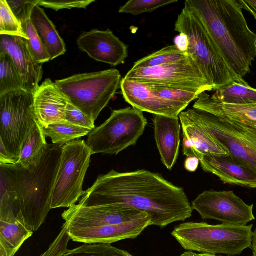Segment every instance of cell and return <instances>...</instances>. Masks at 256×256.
<instances>
[{
  "mask_svg": "<svg viewBox=\"0 0 256 256\" xmlns=\"http://www.w3.org/2000/svg\"><path fill=\"white\" fill-rule=\"evenodd\" d=\"M46 138L44 128L36 120L25 138L16 163L24 166L32 164L47 145Z\"/></svg>",
  "mask_w": 256,
  "mask_h": 256,
  "instance_id": "cell-25",
  "label": "cell"
},
{
  "mask_svg": "<svg viewBox=\"0 0 256 256\" xmlns=\"http://www.w3.org/2000/svg\"><path fill=\"white\" fill-rule=\"evenodd\" d=\"M243 9L256 14V0H240Z\"/></svg>",
  "mask_w": 256,
  "mask_h": 256,
  "instance_id": "cell-42",
  "label": "cell"
},
{
  "mask_svg": "<svg viewBox=\"0 0 256 256\" xmlns=\"http://www.w3.org/2000/svg\"><path fill=\"white\" fill-rule=\"evenodd\" d=\"M151 88L155 94L162 98L188 105L198 99L200 95L197 93L180 90Z\"/></svg>",
  "mask_w": 256,
  "mask_h": 256,
  "instance_id": "cell-34",
  "label": "cell"
},
{
  "mask_svg": "<svg viewBox=\"0 0 256 256\" xmlns=\"http://www.w3.org/2000/svg\"><path fill=\"white\" fill-rule=\"evenodd\" d=\"M76 44L90 58L112 66L124 64L128 55V46L109 29L83 32Z\"/></svg>",
  "mask_w": 256,
  "mask_h": 256,
  "instance_id": "cell-14",
  "label": "cell"
},
{
  "mask_svg": "<svg viewBox=\"0 0 256 256\" xmlns=\"http://www.w3.org/2000/svg\"><path fill=\"white\" fill-rule=\"evenodd\" d=\"M176 2L177 0H130L120 8L118 12L136 16Z\"/></svg>",
  "mask_w": 256,
  "mask_h": 256,
  "instance_id": "cell-33",
  "label": "cell"
},
{
  "mask_svg": "<svg viewBox=\"0 0 256 256\" xmlns=\"http://www.w3.org/2000/svg\"><path fill=\"white\" fill-rule=\"evenodd\" d=\"M252 227L188 222L176 226L171 234L186 250L234 256L252 247Z\"/></svg>",
  "mask_w": 256,
  "mask_h": 256,
  "instance_id": "cell-5",
  "label": "cell"
},
{
  "mask_svg": "<svg viewBox=\"0 0 256 256\" xmlns=\"http://www.w3.org/2000/svg\"><path fill=\"white\" fill-rule=\"evenodd\" d=\"M203 170L218 176L224 184L256 188V172L236 163L230 156L200 154Z\"/></svg>",
  "mask_w": 256,
  "mask_h": 256,
  "instance_id": "cell-19",
  "label": "cell"
},
{
  "mask_svg": "<svg viewBox=\"0 0 256 256\" xmlns=\"http://www.w3.org/2000/svg\"><path fill=\"white\" fill-rule=\"evenodd\" d=\"M174 45L182 52H186L188 46L187 36L184 34H179L174 39Z\"/></svg>",
  "mask_w": 256,
  "mask_h": 256,
  "instance_id": "cell-40",
  "label": "cell"
},
{
  "mask_svg": "<svg viewBox=\"0 0 256 256\" xmlns=\"http://www.w3.org/2000/svg\"><path fill=\"white\" fill-rule=\"evenodd\" d=\"M62 147L49 144L30 164H0L16 194V216L30 230H38L51 209L52 195L58 171Z\"/></svg>",
  "mask_w": 256,
  "mask_h": 256,
  "instance_id": "cell-3",
  "label": "cell"
},
{
  "mask_svg": "<svg viewBox=\"0 0 256 256\" xmlns=\"http://www.w3.org/2000/svg\"><path fill=\"white\" fill-rule=\"evenodd\" d=\"M33 232L17 218L0 220V256H14Z\"/></svg>",
  "mask_w": 256,
  "mask_h": 256,
  "instance_id": "cell-23",
  "label": "cell"
},
{
  "mask_svg": "<svg viewBox=\"0 0 256 256\" xmlns=\"http://www.w3.org/2000/svg\"><path fill=\"white\" fill-rule=\"evenodd\" d=\"M46 136L50 138L53 144L60 147L74 140L88 135L92 130L70 123L54 124L44 128Z\"/></svg>",
  "mask_w": 256,
  "mask_h": 256,
  "instance_id": "cell-27",
  "label": "cell"
},
{
  "mask_svg": "<svg viewBox=\"0 0 256 256\" xmlns=\"http://www.w3.org/2000/svg\"><path fill=\"white\" fill-rule=\"evenodd\" d=\"M0 52L10 56L24 80V90L34 94L40 86L44 72L42 64L36 62L30 51L27 40L0 35Z\"/></svg>",
  "mask_w": 256,
  "mask_h": 256,
  "instance_id": "cell-17",
  "label": "cell"
},
{
  "mask_svg": "<svg viewBox=\"0 0 256 256\" xmlns=\"http://www.w3.org/2000/svg\"><path fill=\"white\" fill-rule=\"evenodd\" d=\"M70 240L66 228L62 226V230L49 249L41 256H62L68 250L67 244Z\"/></svg>",
  "mask_w": 256,
  "mask_h": 256,
  "instance_id": "cell-38",
  "label": "cell"
},
{
  "mask_svg": "<svg viewBox=\"0 0 256 256\" xmlns=\"http://www.w3.org/2000/svg\"><path fill=\"white\" fill-rule=\"evenodd\" d=\"M195 256H216V254H204V253H200V254L195 253Z\"/></svg>",
  "mask_w": 256,
  "mask_h": 256,
  "instance_id": "cell-45",
  "label": "cell"
},
{
  "mask_svg": "<svg viewBox=\"0 0 256 256\" xmlns=\"http://www.w3.org/2000/svg\"><path fill=\"white\" fill-rule=\"evenodd\" d=\"M8 4L14 14L22 23L30 18L31 11L38 0H7Z\"/></svg>",
  "mask_w": 256,
  "mask_h": 256,
  "instance_id": "cell-37",
  "label": "cell"
},
{
  "mask_svg": "<svg viewBox=\"0 0 256 256\" xmlns=\"http://www.w3.org/2000/svg\"><path fill=\"white\" fill-rule=\"evenodd\" d=\"M192 207L203 220L226 224L246 226L255 219L254 205L246 204L232 190H205L192 202Z\"/></svg>",
  "mask_w": 256,
  "mask_h": 256,
  "instance_id": "cell-13",
  "label": "cell"
},
{
  "mask_svg": "<svg viewBox=\"0 0 256 256\" xmlns=\"http://www.w3.org/2000/svg\"><path fill=\"white\" fill-rule=\"evenodd\" d=\"M70 240L84 244H109L137 238L152 226L149 214L123 205L74 204L62 215Z\"/></svg>",
  "mask_w": 256,
  "mask_h": 256,
  "instance_id": "cell-4",
  "label": "cell"
},
{
  "mask_svg": "<svg viewBox=\"0 0 256 256\" xmlns=\"http://www.w3.org/2000/svg\"><path fill=\"white\" fill-rule=\"evenodd\" d=\"M93 154L84 140H76L62 147V156L56 180L51 209L70 208L85 194L84 177Z\"/></svg>",
  "mask_w": 256,
  "mask_h": 256,
  "instance_id": "cell-10",
  "label": "cell"
},
{
  "mask_svg": "<svg viewBox=\"0 0 256 256\" xmlns=\"http://www.w3.org/2000/svg\"><path fill=\"white\" fill-rule=\"evenodd\" d=\"M120 88L126 102L142 112L176 118L188 106L162 98L148 85L124 78L121 80Z\"/></svg>",
  "mask_w": 256,
  "mask_h": 256,
  "instance_id": "cell-15",
  "label": "cell"
},
{
  "mask_svg": "<svg viewBox=\"0 0 256 256\" xmlns=\"http://www.w3.org/2000/svg\"><path fill=\"white\" fill-rule=\"evenodd\" d=\"M193 108L256 130V104H224L204 92L199 95Z\"/></svg>",
  "mask_w": 256,
  "mask_h": 256,
  "instance_id": "cell-21",
  "label": "cell"
},
{
  "mask_svg": "<svg viewBox=\"0 0 256 256\" xmlns=\"http://www.w3.org/2000/svg\"><path fill=\"white\" fill-rule=\"evenodd\" d=\"M179 117L154 115V138L162 164L169 170L176 162L180 146Z\"/></svg>",
  "mask_w": 256,
  "mask_h": 256,
  "instance_id": "cell-20",
  "label": "cell"
},
{
  "mask_svg": "<svg viewBox=\"0 0 256 256\" xmlns=\"http://www.w3.org/2000/svg\"><path fill=\"white\" fill-rule=\"evenodd\" d=\"M180 256H196L195 252H187L182 254Z\"/></svg>",
  "mask_w": 256,
  "mask_h": 256,
  "instance_id": "cell-44",
  "label": "cell"
},
{
  "mask_svg": "<svg viewBox=\"0 0 256 256\" xmlns=\"http://www.w3.org/2000/svg\"><path fill=\"white\" fill-rule=\"evenodd\" d=\"M122 76L116 69L79 74L55 83L70 102L95 121L120 87Z\"/></svg>",
  "mask_w": 256,
  "mask_h": 256,
  "instance_id": "cell-7",
  "label": "cell"
},
{
  "mask_svg": "<svg viewBox=\"0 0 256 256\" xmlns=\"http://www.w3.org/2000/svg\"><path fill=\"white\" fill-rule=\"evenodd\" d=\"M211 98L224 104L244 105L256 104V89L248 82L234 81L215 90Z\"/></svg>",
  "mask_w": 256,
  "mask_h": 256,
  "instance_id": "cell-24",
  "label": "cell"
},
{
  "mask_svg": "<svg viewBox=\"0 0 256 256\" xmlns=\"http://www.w3.org/2000/svg\"><path fill=\"white\" fill-rule=\"evenodd\" d=\"M188 56L174 44L166 46L136 62L132 68H150L172 63Z\"/></svg>",
  "mask_w": 256,
  "mask_h": 256,
  "instance_id": "cell-28",
  "label": "cell"
},
{
  "mask_svg": "<svg viewBox=\"0 0 256 256\" xmlns=\"http://www.w3.org/2000/svg\"><path fill=\"white\" fill-rule=\"evenodd\" d=\"M0 220L8 221L16 218L14 208L16 194L8 174L0 168Z\"/></svg>",
  "mask_w": 256,
  "mask_h": 256,
  "instance_id": "cell-29",
  "label": "cell"
},
{
  "mask_svg": "<svg viewBox=\"0 0 256 256\" xmlns=\"http://www.w3.org/2000/svg\"><path fill=\"white\" fill-rule=\"evenodd\" d=\"M70 100L55 82L46 78L34 93V108L43 128L54 124H68L66 112Z\"/></svg>",
  "mask_w": 256,
  "mask_h": 256,
  "instance_id": "cell-18",
  "label": "cell"
},
{
  "mask_svg": "<svg viewBox=\"0 0 256 256\" xmlns=\"http://www.w3.org/2000/svg\"><path fill=\"white\" fill-rule=\"evenodd\" d=\"M21 24L28 38L27 42L29 49L36 62L43 64L50 60V56L31 22L30 18Z\"/></svg>",
  "mask_w": 256,
  "mask_h": 256,
  "instance_id": "cell-32",
  "label": "cell"
},
{
  "mask_svg": "<svg viewBox=\"0 0 256 256\" xmlns=\"http://www.w3.org/2000/svg\"><path fill=\"white\" fill-rule=\"evenodd\" d=\"M94 2V0H38L37 5L58 11L63 9L74 8H86L87 6Z\"/></svg>",
  "mask_w": 256,
  "mask_h": 256,
  "instance_id": "cell-36",
  "label": "cell"
},
{
  "mask_svg": "<svg viewBox=\"0 0 256 256\" xmlns=\"http://www.w3.org/2000/svg\"><path fill=\"white\" fill-rule=\"evenodd\" d=\"M251 248L252 250V256H256V228L254 232Z\"/></svg>",
  "mask_w": 256,
  "mask_h": 256,
  "instance_id": "cell-43",
  "label": "cell"
},
{
  "mask_svg": "<svg viewBox=\"0 0 256 256\" xmlns=\"http://www.w3.org/2000/svg\"><path fill=\"white\" fill-rule=\"evenodd\" d=\"M22 89L24 90V82L12 58L0 52V96Z\"/></svg>",
  "mask_w": 256,
  "mask_h": 256,
  "instance_id": "cell-26",
  "label": "cell"
},
{
  "mask_svg": "<svg viewBox=\"0 0 256 256\" xmlns=\"http://www.w3.org/2000/svg\"><path fill=\"white\" fill-rule=\"evenodd\" d=\"M146 124L142 112L136 108L114 110L104 124L90 132L86 143L92 154L116 155L136 144Z\"/></svg>",
  "mask_w": 256,
  "mask_h": 256,
  "instance_id": "cell-8",
  "label": "cell"
},
{
  "mask_svg": "<svg viewBox=\"0 0 256 256\" xmlns=\"http://www.w3.org/2000/svg\"><path fill=\"white\" fill-rule=\"evenodd\" d=\"M34 100V94L23 89L0 96V141L16 162L25 138L38 120Z\"/></svg>",
  "mask_w": 256,
  "mask_h": 256,
  "instance_id": "cell-11",
  "label": "cell"
},
{
  "mask_svg": "<svg viewBox=\"0 0 256 256\" xmlns=\"http://www.w3.org/2000/svg\"><path fill=\"white\" fill-rule=\"evenodd\" d=\"M174 30L187 36L188 46L186 53L194 60L214 91L234 81L246 82L234 75L202 24L188 8L184 6L178 16Z\"/></svg>",
  "mask_w": 256,
  "mask_h": 256,
  "instance_id": "cell-6",
  "label": "cell"
},
{
  "mask_svg": "<svg viewBox=\"0 0 256 256\" xmlns=\"http://www.w3.org/2000/svg\"><path fill=\"white\" fill-rule=\"evenodd\" d=\"M16 160L14 159L0 141V164H14Z\"/></svg>",
  "mask_w": 256,
  "mask_h": 256,
  "instance_id": "cell-39",
  "label": "cell"
},
{
  "mask_svg": "<svg viewBox=\"0 0 256 256\" xmlns=\"http://www.w3.org/2000/svg\"><path fill=\"white\" fill-rule=\"evenodd\" d=\"M224 60L240 81L256 58V34L248 27L240 0H186Z\"/></svg>",
  "mask_w": 256,
  "mask_h": 256,
  "instance_id": "cell-2",
  "label": "cell"
},
{
  "mask_svg": "<svg viewBox=\"0 0 256 256\" xmlns=\"http://www.w3.org/2000/svg\"><path fill=\"white\" fill-rule=\"evenodd\" d=\"M66 121L72 124L90 130L96 127L94 121L70 102L66 112Z\"/></svg>",
  "mask_w": 256,
  "mask_h": 256,
  "instance_id": "cell-35",
  "label": "cell"
},
{
  "mask_svg": "<svg viewBox=\"0 0 256 256\" xmlns=\"http://www.w3.org/2000/svg\"><path fill=\"white\" fill-rule=\"evenodd\" d=\"M62 256H134L126 250L114 247L109 244H84L68 250Z\"/></svg>",
  "mask_w": 256,
  "mask_h": 256,
  "instance_id": "cell-30",
  "label": "cell"
},
{
  "mask_svg": "<svg viewBox=\"0 0 256 256\" xmlns=\"http://www.w3.org/2000/svg\"><path fill=\"white\" fill-rule=\"evenodd\" d=\"M200 162V160L197 157L190 156L186 157L185 160L184 168L190 172H194L197 170Z\"/></svg>",
  "mask_w": 256,
  "mask_h": 256,
  "instance_id": "cell-41",
  "label": "cell"
},
{
  "mask_svg": "<svg viewBox=\"0 0 256 256\" xmlns=\"http://www.w3.org/2000/svg\"><path fill=\"white\" fill-rule=\"evenodd\" d=\"M78 204L85 206L123 205L148 213L152 226L164 227L190 218L192 208L184 190L146 170L98 177Z\"/></svg>",
  "mask_w": 256,
  "mask_h": 256,
  "instance_id": "cell-1",
  "label": "cell"
},
{
  "mask_svg": "<svg viewBox=\"0 0 256 256\" xmlns=\"http://www.w3.org/2000/svg\"><path fill=\"white\" fill-rule=\"evenodd\" d=\"M179 119L183 132L182 152L186 157L200 154L230 156L194 114L192 108L182 112Z\"/></svg>",
  "mask_w": 256,
  "mask_h": 256,
  "instance_id": "cell-16",
  "label": "cell"
},
{
  "mask_svg": "<svg viewBox=\"0 0 256 256\" xmlns=\"http://www.w3.org/2000/svg\"><path fill=\"white\" fill-rule=\"evenodd\" d=\"M0 35L18 36L28 40L20 22L12 12L6 0H0Z\"/></svg>",
  "mask_w": 256,
  "mask_h": 256,
  "instance_id": "cell-31",
  "label": "cell"
},
{
  "mask_svg": "<svg viewBox=\"0 0 256 256\" xmlns=\"http://www.w3.org/2000/svg\"><path fill=\"white\" fill-rule=\"evenodd\" d=\"M154 88L180 90L200 94L214 90L190 55L178 61L160 66L132 68L124 77Z\"/></svg>",
  "mask_w": 256,
  "mask_h": 256,
  "instance_id": "cell-9",
  "label": "cell"
},
{
  "mask_svg": "<svg viewBox=\"0 0 256 256\" xmlns=\"http://www.w3.org/2000/svg\"><path fill=\"white\" fill-rule=\"evenodd\" d=\"M200 120L235 162L256 172V130L192 108Z\"/></svg>",
  "mask_w": 256,
  "mask_h": 256,
  "instance_id": "cell-12",
  "label": "cell"
},
{
  "mask_svg": "<svg viewBox=\"0 0 256 256\" xmlns=\"http://www.w3.org/2000/svg\"><path fill=\"white\" fill-rule=\"evenodd\" d=\"M251 14L254 16V18L255 20H256V14H254V13H252Z\"/></svg>",
  "mask_w": 256,
  "mask_h": 256,
  "instance_id": "cell-46",
  "label": "cell"
},
{
  "mask_svg": "<svg viewBox=\"0 0 256 256\" xmlns=\"http://www.w3.org/2000/svg\"><path fill=\"white\" fill-rule=\"evenodd\" d=\"M30 20L50 55V60L64 55L66 52L64 42L44 10L39 6L34 5L30 12Z\"/></svg>",
  "mask_w": 256,
  "mask_h": 256,
  "instance_id": "cell-22",
  "label": "cell"
}]
</instances>
